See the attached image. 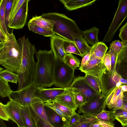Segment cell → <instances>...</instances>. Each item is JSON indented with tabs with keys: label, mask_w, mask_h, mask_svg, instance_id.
<instances>
[{
	"label": "cell",
	"mask_w": 127,
	"mask_h": 127,
	"mask_svg": "<svg viewBox=\"0 0 127 127\" xmlns=\"http://www.w3.org/2000/svg\"><path fill=\"white\" fill-rule=\"evenodd\" d=\"M79 69L85 74L94 77L98 82L101 91L102 76L106 69L102 60L96 59L89 60L84 66Z\"/></svg>",
	"instance_id": "9"
},
{
	"label": "cell",
	"mask_w": 127,
	"mask_h": 127,
	"mask_svg": "<svg viewBox=\"0 0 127 127\" xmlns=\"http://www.w3.org/2000/svg\"><path fill=\"white\" fill-rule=\"evenodd\" d=\"M107 100V97L97 94L79 108L78 112L87 117H95L105 110Z\"/></svg>",
	"instance_id": "7"
},
{
	"label": "cell",
	"mask_w": 127,
	"mask_h": 127,
	"mask_svg": "<svg viewBox=\"0 0 127 127\" xmlns=\"http://www.w3.org/2000/svg\"><path fill=\"white\" fill-rule=\"evenodd\" d=\"M121 77L116 72L112 73L106 69L101 79V94L106 97L115 89L123 85L120 81Z\"/></svg>",
	"instance_id": "10"
},
{
	"label": "cell",
	"mask_w": 127,
	"mask_h": 127,
	"mask_svg": "<svg viewBox=\"0 0 127 127\" xmlns=\"http://www.w3.org/2000/svg\"><path fill=\"white\" fill-rule=\"evenodd\" d=\"M116 72L123 78L127 80V63L117 64Z\"/></svg>",
	"instance_id": "41"
},
{
	"label": "cell",
	"mask_w": 127,
	"mask_h": 127,
	"mask_svg": "<svg viewBox=\"0 0 127 127\" xmlns=\"http://www.w3.org/2000/svg\"><path fill=\"white\" fill-rule=\"evenodd\" d=\"M74 40L81 57H84L91 51L92 46L88 45L82 36L75 38Z\"/></svg>",
	"instance_id": "22"
},
{
	"label": "cell",
	"mask_w": 127,
	"mask_h": 127,
	"mask_svg": "<svg viewBox=\"0 0 127 127\" xmlns=\"http://www.w3.org/2000/svg\"><path fill=\"white\" fill-rule=\"evenodd\" d=\"M119 36L123 44L127 42V22L120 29Z\"/></svg>",
	"instance_id": "45"
},
{
	"label": "cell",
	"mask_w": 127,
	"mask_h": 127,
	"mask_svg": "<svg viewBox=\"0 0 127 127\" xmlns=\"http://www.w3.org/2000/svg\"><path fill=\"white\" fill-rule=\"evenodd\" d=\"M65 40L56 34L50 37L51 50L53 52L55 59L63 62L66 54L64 50L63 44Z\"/></svg>",
	"instance_id": "14"
},
{
	"label": "cell",
	"mask_w": 127,
	"mask_h": 127,
	"mask_svg": "<svg viewBox=\"0 0 127 127\" xmlns=\"http://www.w3.org/2000/svg\"><path fill=\"white\" fill-rule=\"evenodd\" d=\"M0 118L6 121H8L10 119L5 110V105L0 102Z\"/></svg>",
	"instance_id": "48"
},
{
	"label": "cell",
	"mask_w": 127,
	"mask_h": 127,
	"mask_svg": "<svg viewBox=\"0 0 127 127\" xmlns=\"http://www.w3.org/2000/svg\"><path fill=\"white\" fill-rule=\"evenodd\" d=\"M54 101L60 103L75 111L78 108L75 102L73 92L69 87L66 88L64 92L52 102Z\"/></svg>",
	"instance_id": "15"
},
{
	"label": "cell",
	"mask_w": 127,
	"mask_h": 127,
	"mask_svg": "<svg viewBox=\"0 0 127 127\" xmlns=\"http://www.w3.org/2000/svg\"><path fill=\"white\" fill-rule=\"evenodd\" d=\"M108 52L110 55L111 62V71L112 73L116 72V67L118 57L110 46Z\"/></svg>",
	"instance_id": "39"
},
{
	"label": "cell",
	"mask_w": 127,
	"mask_h": 127,
	"mask_svg": "<svg viewBox=\"0 0 127 127\" xmlns=\"http://www.w3.org/2000/svg\"><path fill=\"white\" fill-rule=\"evenodd\" d=\"M22 54L20 69L17 73L18 77L17 90H21L32 83L36 63L34 58L36 52L35 46L24 36L17 40Z\"/></svg>",
	"instance_id": "1"
},
{
	"label": "cell",
	"mask_w": 127,
	"mask_h": 127,
	"mask_svg": "<svg viewBox=\"0 0 127 127\" xmlns=\"http://www.w3.org/2000/svg\"><path fill=\"white\" fill-rule=\"evenodd\" d=\"M68 11H72L92 4L96 0H60Z\"/></svg>",
	"instance_id": "17"
},
{
	"label": "cell",
	"mask_w": 127,
	"mask_h": 127,
	"mask_svg": "<svg viewBox=\"0 0 127 127\" xmlns=\"http://www.w3.org/2000/svg\"><path fill=\"white\" fill-rule=\"evenodd\" d=\"M26 0H13L9 15L8 22L14 17L21 6Z\"/></svg>",
	"instance_id": "36"
},
{
	"label": "cell",
	"mask_w": 127,
	"mask_h": 127,
	"mask_svg": "<svg viewBox=\"0 0 127 127\" xmlns=\"http://www.w3.org/2000/svg\"><path fill=\"white\" fill-rule=\"evenodd\" d=\"M108 49V47L104 42H98L92 46L90 60L99 59L102 60Z\"/></svg>",
	"instance_id": "20"
},
{
	"label": "cell",
	"mask_w": 127,
	"mask_h": 127,
	"mask_svg": "<svg viewBox=\"0 0 127 127\" xmlns=\"http://www.w3.org/2000/svg\"><path fill=\"white\" fill-rule=\"evenodd\" d=\"M111 112V110H104L94 117L99 121H104L114 125V121L116 119L112 115Z\"/></svg>",
	"instance_id": "32"
},
{
	"label": "cell",
	"mask_w": 127,
	"mask_h": 127,
	"mask_svg": "<svg viewBox=\"0 0 127 127\" xmlns=\"http://www.w3.org/2000/svg\"><path fill=\"white\" fill-rule=\"evenodd\" d=\"M0 76L7 82L17 84L18 81V75L7 69L0 71Z\"/></svg>",
	"instance_id": "31"
},
{
	"label": "cell",
	"mask_w": 127,
	"mask_h": 127,
	"mask_svg": "<svg viewBox=\"0 0 127 127\" xmlns=\"http://www.w3.org/2000/svg\"><path fill=\"white\" fill-rule=\"evenodd\" d=\"M64 62L67 65L74 70L76 68L79 67L81 64L80 60L70 53L66 54Z\"/></svg>",
	"instance_id": "26"
},
{
	"label": "cell",
	"mask_w": 127,
	"mask_h": 127,
	"mask_svg": "<svg viewBox=\"0 0 127 127\" xmlns=\"http://www.w3.org/2000/svg\"><path fill=\"white\" fill-rule=\"evenodd\" d=\"M2 42H3V41H1L0 40V44Z\"/></svg>",
	"instance_id": "58"
},
{
	"label": "cell",
	"mask_w": 127,
	"mask_h": 127,
	"mask_svg": "<svg viewBox=\"0 0 127 127\" xmlns=\"http://www.w3.org/2000/svg\"><path fill=\"white\" fill-rule=\"evenodd\" d=\"M66 88H53L46 89L40 88L42 101L44 102H52L65 91Z\"/></svg>",
	"instance_id": "16"
},
{
	"label": "cell",
	"mask_w": 127,
	"mask_h": 127,
	"mask_svg": "<svg viewBox=\"0 0 127 127\" xmlns=\"http://www.w3.org/2000/svg\"><path fill=\"white\" fill-rule=\"evenodd\" d=\"M28 26L29 30L45 36L50 37L55 35L52 31L46 30L32 23H28Z\"/></svg>",
	"instance_id": "30"
},
{
	"label": "cell",
	"mask_w": 127,
	"mask_h": 127,
	"mask_svg": "<svg viewBox=\"0 0 127 127\" xmlns=\"http://www.w3.org/2000/svg\"><path fill=\"white\" fill-rule=\"evenodd\" d=\"M63 44L64 50L66 53H73L81 56V54L74 42L65 40Z\"/></svg>",
	"instance_id": "33"
},
{
	"label": "cell",
	"mask_w": 127,
	"mask_h": 127,
	"mask_svg": "<svg viewBox=\"0 0 127 127\" xmlns=\"http://www.w3.org/2000/svg\"><path fill=\"white\" fill-rule=\"evenodd\" d=\"M122 92L121 86L115 89L111 100L109 104L107 106V107L115 102Z\"/></svg>",
	"instance_id": "47"
},
{
	"label": "cell",
	"mask_w": 127,
	"mask_h": 127,
	"mask_svg": "<svg viewBox=\"0 0 127 127\" xmlns=\"http://www.w3.org/2000/svg\"><path fill=\"white\" fill-rule=\"evenodd\" d=\"M43 18L53 24L52 31L65 40L74 42L75 38L82 36V31L75 22L65 15L56 12L43 13Z\"/></svg>",
	"instance_id": "4"
},
{
	"label": "cell",
	"mask_w": 127,
	"mask_h": 127,
	"mask_svg": "<svg viewBox=\"0 0 127 127\" xmlns=\"http://www.w3.org/2000/svg\"><path fill=\"white\" fill-rule=\"evenodd\" d=\"M74 70L64 62L56 59L53 85L58 88L69 87L74 78Z\"/></svg>",
	"instance_id": "6"
},
{
	"label": "cell",
	"mask_w": 127,
	"mask_h": 127,
	"mask_svg": "<svg viewBox=\"0 0 127 127\" xmlns=\"http://www.w3.org/2000/svg\"><path fill=\"white\" fill-rule=\"evenodd\" d=\"M45 105L52 109L57 112L61 117L65 127H68L70 118L59 109L56 107L52 102H44Z\"/></svg>",
	"instance_id": "34"
},
{
	"label": "cell",
	"mask_w": 127,
	"mask_h": 127,
	"mask_svg": "<svg viewBox=\"0 0 127 127\" xmlns=\"http://www.w3.org/2000/svg\"><path fill=\"white\" fill-rule=\"evenodd\" d=\"M110 46L118 57L119 53L123 47L124 44L122 41L116 40L110 43Z\"/></svg>",
	"instance_id": "43"
},
{
	"label": "cell",
	"mask_w": 127,
	"mask_h": 127,
	"mask_svg": "<svg viewBox=\"0 0 127 127\" xmlns=\"http://www.w3.org/2000/svg\"><path fill=\"white\" fill-rule=\"evenodd\" d=\"M127 127V126H126L125 127Z\"/></svg>",
	"instance_id": "59"
},
{
	"label": "cell",
	"mask_w": 127,
	"mask_h": 127,
	"mask_svg": "<svg viewBox=\"0 0 127 127\" xmlns=\"http://www.w3.org/2000/svg\"><path fill=\"white\" fill-rule=\"evenodd\" d=\"M98 121L95 117H87L83 115L81 119L69 127H90L91 124Z\"/></svg>",
	"instance_id": "28"
},
{
	"label": "cell",
	"mask_w": 127,
	"mask_h": 127,
	"mask_svg": "<svg viewBox=\"0 0 127 127\" xmlns=\"http://www.w3.org/2000/svg\"><path fill=\"white\" fill-rule=\"evenodd\" d=\"M69 87L73 92H79L85 95L87 101L98 94L90 86L84 77L80 76L74 77Z\"/></svg>",
	"instance_id": "11"
},
{
	"label": "cell",
	"mask_w": 127,
	"mask_h": 127,
	"mask_svg": "<svg viewBox=\"0 0 127 127\" xmlns=\"http://www.w3.org/2000/svg\"><path fill=\"white\" fill-rule=\"evenodd\" d=\"M30 105L38 115L49 123L46 116L44 102L42 101L38 102L32 103Z\"/></svg>",
	"instance_id": "29"
},
{
	"label": "cell",
	"mask_w": 127,
	"mask_h": 127,
	"mask_svg": "<svg viewBox=\"0 0 127 127\" xmlns=\"http://www.w3.org/2000/svg\"><path fill=\"white\" fill-rule=\"evenodd\" d=\"M83 116V115H80L75 112L70 118L68 127L79 120Z\"/></svg>",
	"instance_id": "51"
},
{
	"label": "cell",
	"mask_w": 127,
	"mask_h": 127,
	"mask_svg": "<svg viewBox=\"0 0 127 127\" xmlns=\"http://www.w3.org/2000/svg\"><path fill=\"white\" fill-rule=\"evenodd\" d=\"M6 35V40L0 44V65L6 69L17 73L20 66L21 53L13 32Z\"/></svg>",
	"instance_id": "3"
},
{
	"label": "cell",
	"mask_w": 127,
	"mask_h": 127,
	"mask_svg": "<svg viewBox=\"0 0 127 127\" xmlns=\"http://www.w3.org/2000/svg\"><path fill=\"white\" fill-rule=\"evenodd\" d=\"M30 112L35 127H53L35 113L32 106L29 105Z\"/></svg>",
	"instance_id": "23"
},
{
	"label": "cell",
	"mask_w": 127,
	"mask_h": 127,
	"mask_svg": "<svg viewBox=\"0 0 127 127\" xmlns=\"http://www.w3.org/2000/svg\"><path fill=\"white\" fill-rule=\"evenodd\" d=\"M9 98V100L24 106L42 101L40 88L37 87L32 83L21 90L12 91Z\"/></svg>",
	"instance_id": "5"
},
{
	"label": "cell",
	"mask_w": 127,
	"mask_h": 127,
	"mask_svg": "<svg viewBox=\"0 0 127 127\" xmlns=\"http://www.w3.org/2000/svg\"><path fill=\"white\" fill-rule=\"evenodd\" d=\"M111 114L112 116L119 121L123 127L127 125V110L120 108L112 109Z\"/></svg>",
	"instance_id": "24"
},
{
	"label": "cell",
	"mask_w": 127,
	"mask_h": 127,
	"mask_svg": "<svg viewBox=\"0 0 127 127\" xmlns=\"http://www.w3.org/2000/svg\"><path fill=\"white\" fill-rule=\"evenodd\" d=\"M52 102L56 107L69 117L75 112V111L58 102L54 101Z\"/></svg>",
	"instance_id": "42"
},
{
	"label": "cell",
	"mask_w": 127,
	"mask_h": 127,
	"mask_svg": "<svg viewBox=\"0 0 127 127\" xmlns=\"http://www.w3.org/2000/svg\"><path fill=\"white\" fill-rule=\"evenodd\" d=\"M12 91L8 82L0 76V97H9Z\"/></svg>",
	"instance_id": "35"
},
{
	"label": "cell",
	"mask_w": 127,
	"mask_h": 127,
	"mask_svg": "<svg viewBox=\"0 0 127 127\" xmlns=\"http://www.w3.org/2000/svg\"><path fill=\"white\" fill-rule=\"evenodd\" d=\"M120 81L123 85H127V79H124L122 77H121L120 79Z\"/></svg>",
	"instance_id": "55"
},
{
	"label": "cell",
	"mask_w": 127,
	"mask_h": 127,
	"mask_svg": "<svg viewBox=\"0 0 127 127\" xmlns=\"http://www.w3.org/2000/svg\"><path fill=\"white\" fill-rule=\"evenodd\" d=\"M37 59L32 83L39 88L51 87L54 82L56 59L52 50H39L36 52Z\"/></svg>",
	"instance_id": "2"
},
{
	"label": "cell",
	"mask_w": 127,
	"mask_h": 127,
	"mask_svg": "<svg viewBox=\"0 0 127 127\" xmlns=\"http://www.w3.org/2000/svg\"><path fill=\"white\" fill-rule=\"evenodd\" d=\"M7 0H0V27L5 33H9L8 31L5 16V8Z\"/></svg>",
	"instance_id": "27"
},
{
	"label": "cell",
	"mask_w": 127,
	"mask_h": 127,
	"mask_svg": "<svg viewBox=\"0 0 127 127\" xmlns=\"http://www.w3.org/2000/svg\"><path fill=\"white\" fill-rule=\"evenodd\" d=\"M91 55V52L90 51L83 57L79 68L82 67L88 62L90 59Z\"/></svg>",
	"instance_id": "52"
},
{
	"label": "cell",
	"mask_w": 127,
	"mask_h": 127,
	"mask_svg": "<svg viewBox=\"0 0 127 127\" xmlns=\"http://www.w3.org/2000/svg\"><path fill=\"white\" fill-rule=\"evenodd\" d=\"M20 107L25 127H35L30 112L29 106L20 105Z\"/></svg>",
	"instance_id": "25"
},
{
	"label": "cell",
	"mask_w": 127,
	"mask_h": 127,
	"mask_svg": "<svg viewBox=\"0 0 127 127\" xmlns=\"http://www.w3.org/2000/svg\"><path fill=\"white\" fill-rule=\"evenodd\" d=\"M102 61L106 69L110 71L111 68V62L110 55L108 51L105 54L102 60Z\"/></svg>",
	"instance_id": "46"
},
{
	"label": "cell",
	"mask_w": 127,
	"mask_h": 127,
	"mask_svg": "<svg viewBox=\"0 0 127 127\" xmlns=\"http://www.w3.org/2000/svg\"><path fill=\"white\" fill-rule=\"evenodd\" d=\"M84 77L87 82L92 88L97 93H101V91L99 85L94 77L86 74Z\"/></svg>",
	"instance_id": "37"
},
{
	"label": "cell",
	"mask_w": 127,
	"mask_h": 127,
	"mask_svg": "<svg viewBox=\"0 0 127 127\" xmlns=\"http://www.w3.org/2000/svg\"><path fill=\"white\" fill-rule=\"evenodd\" d=\"M4 120L0 118V127H7L6 124L4 122Z\"/></svg>",
	"instance_id": "54"
},
{
	"label": "cell",
	"mask_w": 127,
	"mask_h": 127,
	"mask_svg": "<svg viewBox=\"0 0 127 127\" xmlns=\"http://www.w3.org/2000/svg\"><path fill=\"white\" fill-rule=\"evenodd\" d=\"M29 0H26L14 17L8 23V27L16 29L23 28L26 24Z\"/></svg>",
	"instance_id": "12"
},
{
	"label": "cell",
	"mask_w": 127,
	"mask_h": 127,
	"mask_svg": "<svg viewBox=\"0 0 127 127\" xmlns=\"http://www.w3.org/2000/svg\"><path fill=\"white\" fill-rule=\"evenodd\" d=\"M73 92L76 105L78 108H80L87 102L86 96L79 92Z\"/></svg>",
	"instance_id": "38"
},
{
	"label": "cell",
	"mask_w": 127,
	"mask_h": 127,
	"mask_svg": "<svg viewBox=\"0 0 127 127\" xmlns=\"http://www.w3.org/2000/svg\"><path fill=\"white\" fill-rule=\"evenodd\" d=\"M13 0H7L5 8V21L8 23L9 15L12 4Z\"/></svg>",
	"instance_id": "50"
},
{
	"label": "cell",
	"mask_w": 127,
	"mask_h": 127,
	"mask_svg": "<svg viewBox=\"0 0 127 127\" xmlns=\"http://www.w3.org/2000/svg\"><path fill=\"white\" fill-rule=\"evenodd\" d=\"M3 69L1 67H0V71L2 70H3Z\"/></svg>",
	"instance_id": "57"
},
{
	"label": "cell",
	"mask_w": 127,
	"mask_h": 127,
	"mask_svg": "<svg viewBox=\"0 0 127 127\" xmlns=\"http://www.w3.org/2000/svg\"><path fill=\"white\" fill-rule=\"evenodd\" d=\"M90 127H115L114 125L104 121H98L91 124Z\"/></svg>",
	"instance_id": "49"
},
{
	"label": "cell",
	"mask_w": 127,
	"mask_h": 127,
	"mask_svg": "<svg viewBox=\"0 0 127 127\" xmlns=\"http://www.w3.org/2000/svg\"><path fill=\"white\" fill-rule=\"evenodd\" d=\"M123 92H122L115 102L107 107L109 109H115L121 108L123 104Z\"/></svg>",
	"instance_id": "44"
},
{
	"label": "cell",
	"mask_w": 127,
	"mask_h": 127,
	"mask_svg": "<svg viewBox=\"0 0 127 127\" xmlns=\"http://www.w3.org/2000/svg\"><path fill=\"white\" fill-rule=\"evenodd\" d=\"M122 92H127V85H124L121 86Z\"/></svg>",
	"instance_id": "56"
},
{
	"label": "cell",
	"mask_w": 127,
	"mask_h": 127,
	"mask_svg": "<svg viewBox=\"0 0 127 127\" xmlns=\"http://www.w3.org/2000/svg\"><path fill=\"white\" fill-rule=\"evenodd\" d=\"M45 110L50 124L53 127H65L61 116L52 109L45 106Z\"/></svg>",
	"instance_id": "18"
},
{
	"label": "cell",
	"mask_w": 127,
	"mask_h": 127,
	"mask_svg": "<svg viewBox=\"0 0 127 127\" xmlns=\"http://www.w3.org/2000/svg\"><path fill=\"white\" fill-rule=\"evenodd\" d=\"M127 17V0H120L114 18L102 42H108L112 40L117 31Z\"/></svg>",
	"instance_id": "8"
},
{
	"label": "cell",
	"mask_w": 127,
	"mask_h": 127,
	"mask_svg": "<svg viewBox=\"0 0 127 127\" xmlns=\"http://www.w3.org/2000/svg\"><path fill=\"white\" fill-rule=\"evenodd\" d=\"M28 23L33 24L46 30L52 31L53 23L50 21L43 18L41 15L35 16L33 17Z\"/></svg>",
	"instance_id": "21"
},
{
	"label": "cell",
	"mask_w": 127,
	"mask_h": 127,
	"mask_svg": "<svg viewBox=\"0 0 127 127\" xmlns=\"http://www.w3.org/2000/svg\"><path fill=\"white\" fill-rule=\"evenodd\" d=\"M6 111L10 119L16 123L18 127H25L21 113L20 105L11 100L5 105Z\"/></svg>",
	"instance_id": "13"
},
{
	"label": "cell",
	"mask_w": 127,
	"mask_h": 127,
	"mask_svg": "<svg viewBox=\"0 0 127 127\" xmlns=\"http://www.w3.org/2000/svg\"><path fill=\"white\" fill-rule=\"evenodd\" d=\"M99 29L95 27L82 31V36L87 44L93 46L99 42L98 34Z\"/></svg>",
	"instance_id": "19"
},
{
	"label": "cell",
	"mask_w": 127,
	"mask_h": 127,
	"mask_svg": "<svg viewBox=\"0 0 127 127\" xmlns=\"http://www.w3.org/2000/svg\"><path fill=\"white\" fill-rule=\"evenodd\" d=\"M6 39V35L0 27V40L2 41L5 40Z\"/></svg>",
	"instance_id": "53"
},
{
	"label": "cell",
	"mask_w": 127,
	"mask_h": 127,
	"mask_svg": "<svg viewBox=\"0 0 127 127\" xmlns=\"http://www.w3.org/2000/svg\"><path fill=\"white\" fill-rule=\"evenodd\" d=\"M123 44V47L118 55L117 64L127 63V42Z\"/></svg>",
	"instance_id": "40"
}]
</instances>
